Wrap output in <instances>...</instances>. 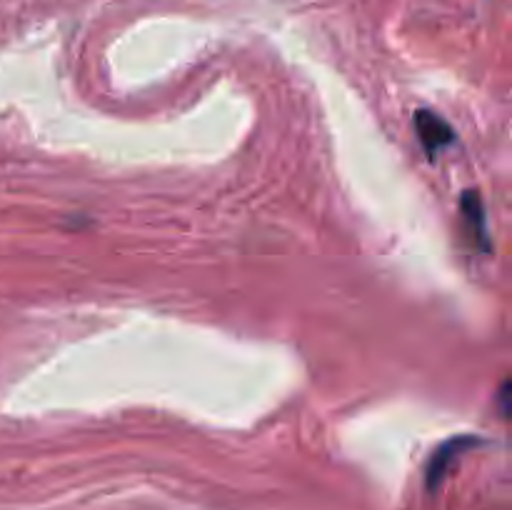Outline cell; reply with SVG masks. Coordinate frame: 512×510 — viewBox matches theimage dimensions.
Here are the masks:
<instances>
[{"label":"cell","mask_w":512,"mask_h":510,"mask_svg":"<svg viewBox=\"0 0 512 510\" xmlns=\"http://www.w3.org/2000/svg\"><path fill=\"white\" fill-rule=\"evenodd\" d=\"M415 133H418L420 143H423L425 153L430 158H435L455 138L453 128L438 113H433V110H418L415 113Z\"/></svg>","instance_id":"6da1fadb"},{"label":"cell","mask_w":512,"mask_h":510,"mask_svg":"<svg viewBox=\"0 0 512 510\" xmlns=\"http://www.w3.org/2000/svg\"><path fill=\"white\" fill-rule=\"evenodd\" d=\"M475 443H478L475 438L460 435V438H453V440H448V443L440 445V448L433 453V458H430V465H428V488L430 490L438 488V483L445 478V473H448L450 463H453L460 453H465V450L473 448Z\"/></svg>","instance_id":"7a4b0ae2"},{"label":"cell","mask_w":512,"mask_h":510,"mask_svg":"<svg viewBox=\"0 0 512 510\" xmlns=\"http://www.w3.org/2000/svg\"><path fill=\"white\" fill-rule=\"evenodd\" d=\"M463 215H465V220H468V225H470V230H473L475 238L480 240V248L490 250L483 200H480V195L475 193V190H465L463 193Z\"/></svg>","instance_id":"3957f363"}]
</instances>
